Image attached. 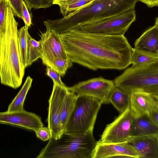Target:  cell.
Here are the masks:
<instances>
[{
    "label": "cell",
    "mask_w": 158,
    "mask_h": 158,
    "mask_svg": "<svg viewBox=\"0 0 158 158\" xmlns=\"http://www.w3.org/2000/svg\"><path fill=\"white\" fill-rule=\"evenodd\" d=\"M68 58L90 69L121 70L131 64L133 48L124 35L72 29L59 34Z\"/></svg>",
    "instance_id": "obj_1"
},
{
    "label": "cell",
    "mask_w": 158,
    "mask_h": 158,
    "mask_svg": "<svg viewBox=\"0 0 158 158\" xmlns=\"http://www.w3.org/2000/svg\"><path fill=\"white\" fill-rule=\"evenodd\" d=\"M140 0H95L62 18L44 22L46 29L61 34L135 9Z\"/></svg>",
    "instance_id": "obj_2"
},
{
    "label": "cell",
    "mask_w": 158,
    "mask_h": 158,
    "mask_svg": "<svg viewBox=\"0 0 158 158\" xmlns=\"http://www.w3.org/2000/svg\"><path fill=\"white\" fill-rule=\"evenodd\" d=\"M15 16L8 4L5 33L0 35V77L2 84L16 89L22 84L25 69L19 55L18 23Z\"/></svg>",
    "instance_id": "obj_3"
},
{
    "label": "cell",
    "mask_w": 158,
    "mask_h": 158,
    "mask_svg": "<svg viewBox=\"0 0 158 158\" xmlns=\"http://www.w3.org/2000/svg\"><path fill=\"white\" fill-rule=\"evenodd\" d=\"M98 141L93 132L85 134L64 133L59 139L52 137L37 158H93Z\"/></svg>",
    "instance_id": "obj_4"
},
{
    "label": "cell",
    "mask_w": 158,
    "mask_h": 158,
    "mask_svg": "<svg viewBox=\"0 0 158 158\" xmlns=\"http://www.w3.org/2000/svg\"><path fill=\"white\" fill-rule=\"evenodd\" d=\"M114 82L116 87L128 93L140 91L158 97V57L145 65L127 69Z\"/></svg>",
    "instance_id": "obj_5"
},
{
    "label": "cell",
    "mask_w": 158,
    "mask_h": 158,
    "mask_svg": "<svg viewBox=\"0 0 158 158\" xmlns=\"http://www.w3.org/2000/svg\"><path fill=\"white\" fill-rule=\"evenodd\" d=\"M101 102L85 95H77L75 106L64 129V133L85 134L93 132Z\"/></svg>",
    "instance_id": "obj_6"
},
{
    "label": "cell",
    "mask_w": 158,
    "mask_h": 158,
    "mask_svg": "<svg viewBox=\"0 0 158 158\" xmlns=\"http://www.w3.org/2000/svg\"><path fill=\"white\" fill-rule=\"evenodd\" d=\"M136 19L135 11L134 9L121 14L73 29L83 32L103 35H124Z\"/></svg>",
    "instance_id": "obj_7"
},
{
    "label": "cell",
    "mask_w": 158,
    "mask_h": 158,
    "mask_svg": "<svg viewBox=\"0 0 158 158\" xmlns=\"http://www.w3.org/2000/svg\"><path fill=\"white\" fill-rule=\"evenodd\" d=\"M134 116L130 107L111 123L107 125L100 140L105 143H120L131 138V123Z\"/></svg>",
    "instance_id": "obj_8"
},
{
    "label": "cell",
    "mask_w": 158,
    "mask_h": 158,
    "mask_svg": "<svg viewBox=\"0 0 158 158\" xmlns=\"http://www.w3.org/2000/svg\"><path fill=\"white\" fill-rule=\"evenodd\" d=\"M115 86L114 81L99 77L79 82L68 88L77 95L92 97L102 104H107L109 103V96Z\"/></svg>",
    "instance_id": "obj_9"
},
{
    "label": "cell",
    "mask_w": 158,
    "mask_h": 158,
    "mask_svg": "<svg viewBox=\"0 0 158 158\" xmlns=\"http://www.w3.org/2000/svg\"><path fill=\"white\" fill-rule=\"evenodd\" d=\"M68 91V87H64L53 83L48 101V127L50 130L52 137L56 139L60 138L64 133L60 118V109Z\"/></svg>",
    "instance_id": "obj_10"
},
{
    "label": "cell",
    "mask_w": 158,
    "mask_h": 158,
    "mask_svg": "<svg viewBox=\"0 0 158 158\" xmlns=\"http://www.w3.org/2000/svg\"><path fill=\"white\" fill-rule=\"evenodd\" d=\"M40 40L42 47L43 64L47 66L54 59L68 58L59 34L53 30L40 32Z\"/></svg>",
    "instance_id": "obj_11"
},
{
    "label": "cell",
    "mask_w": 158,
    "mask_h": 158,
    "mask_svg": "<svg viewBox=\"0 0 158 158\" xmlns=\"http://www.w3.org/2000/svg\"><path fill=\"white\" fill-rule=\"evenodd\" d=\"M0 123L19 126L33 131L44 126L40 116L24 109L12 112H1Z\"/></svg>",
    "instance_id": "obj_12"
},
{
    "label": "cell",
    "mask_w": 158,
    "mask_h": 158,
    "mask_svg": "<svg viewBox=\"0 0 158 158\" xmlns=\"http://www.w3.org/2000/svg\"><path fill=\"white\" fill-rule=\"evenodd\" d=\"M110 157L139 158V156L127 142L120 143H105L100 140L98 141L93 158Z\"/></svg>",
    "instance_id": "obj_13"
},
{
    "label": "cell",
    "mask_w": 158,
    "mask_h": 158,
    "mask_svg": "<svg viewBox=\"0 0 158 158\" xmlns=\"http://www.w3.org/2000/svg\"><path fill=\"white\" fill-rule=\"evenodd\" d=\"M158 107V96L140 91L130 93V108L134 116L150 115Z\"/></svg>",
    "instance_id": "obj_14"
},
{
    "label": "cell",
    "mask_w": 158,
    "mask_h": 158,
    "mask_svg": "<svg viewBox=\"0 0 158 158\" xmlns=\"http://www.w3.org/2000/svg\"><path fill=\"white\" fill-rule=\"evenodd\" d=\"M127 142L139 158H158V136L131 137Z\"/></svg>",
    "instance_id": "obj_15"
},
{
    "label": "cell",
    "mask_w": 158,
    "mask_h": 158,
    "mask_svg": "<svg viewBox=\"0 0 158 158\" xmlns=\"http://www.w3.org/2000/svg\"><path fill=\"white\" fill-rule=\"evenodd\" d=\"M131 136H158V123L150 115L134 116L131 123Z\"/></svg>",
    "instance_id": "obj_16"
},
{
    "label": "cell",
    "mask_w": 158,
    "mask_h": 158,
    "mask_svg": "<svg viewBox=\"0 0 158 158\" xmlns=\"http://www.w3.org/2000/svg\"><path fill=\"white\" fill-rule=\"evenodd\" d=\"M134 48L158 56V28L154 25L144 31L136 40Z\"/></svg>",
    "instance_id": "obj_17"
},
{
    "label": "cell",
    "mask_w": 158,
    "mask_h": 158,
    "mask_svg": "<svg viewBox=\"0 0 158 158\" xmlns=\"http://www.w3.org/2000/svg\"><path fill=\"white\" fill-rule=\"evenodd\" d=\"M109 101L121 113L130 107V94L115 86L110 93Z\"/></svg>",
    "instance_id": "obj_18"
},
{
    "label": "cell",
    "mask_w": 158,
    "mask_h": 158,
    "mask_svg": "<svg viewBox=\"0 0 158 158\" xmlns=\"http://www.w3.org/2000/svg\"><path fill=\"white\" fill-rule=\"evenodd\" d=\"M77 96L75 93L68 89L63 100L61 107L60 118L64 131L74 109Z\"/></svg>",
    "instance_id": "obj_19"
},
{
    "label": "cell",
    "mask_w": 158,
    "mask_h": 158,
    "mask_svg": "<svg viewBox=\"0 0 158 158\" xmlns=\"http://www.w3.org/2000/svg\"><path fill=\"white\" fill-rule=\"evenodd\" d=\"M33 81L30 76L27 77L21 89L9 104L6 111L12 112L24 109L23 105L27 94L30 89Z\"/></svg>",
    "instance_id": "obj_20"
},
{
    "label": "cell",
    "mask_w": 158,
    "mask_h": 158,
    "mask_svg": "<svg viewBox=\"0 0 158 158\" xmlns=\"http://www.w3.org/2000/svg\"><path fill=\"white\" fill-rule=\"evenodd\" d=\"M28 28L24 26L18 30V45L20 60L23 67L25 69L27 66L28 42L31 36Z\"/></svg>",
    "instance_id": "obj_21"
},
{
    "label": "cell",
    "mask_w": 158,
    "mask_h": 158,
    "mask_svg": "<svg viewBox=\"0 0 158 158\" xmlns=\"http://www.w3.org/2000/svg\"><path fill=\"white\" fill-rule=\"evenodd\" d=\"M42 56L40 40L37 41L31 36L28 42L27 54V67Z\"/></svg>",
    "instance_id": "obj_22"
},
{
    "label": "cell",
    "mask_w": 158,
    "mask_h": 158,
    "mask_svg": "<svg viewBox=\"0 0 158 158\" xmlns=\"http://www.w3.org/2000/svg\"><path fill=\"white\" fill-rule=\"evenodd\" d=\"M157 57L134 48L131 55V64L134 67L142 66L151 62Z\"/></svg>",
    "instance_id": "obj_23"
},
{
    "label": "cell",
    "mask_w": 158,
    "mask_h": 158,
    "mask_svg": "<svg viewBox=\"0 0 158 158\" xmlns=\"http://www.w3.org/2000/svg\"><path fill=\"white\" fill-rule=\"evenodd\" d=\"M73 62L68 58L64 59L60 57H56L51 62L48 66L57 71L63 76L66 73L68 69L73 65Z\"/></svg>",
    "instance_id": "obj_24"
},
{
    "label": "cell",
    "mask_w": 158,
    "mask_h": 158,
    "mask_svg": "<svg viewBox=\"0 0 158 158\" xmlns=\"http://www.w3.org/2000/svg\"><path fill=\"white\" fill-rule=\"evenodd\" d=\"M92 1L78 0L61 5L59 8L60 13L64 16L77 11L92 2Z\"/></svg>",
    "instance_id": "obj_25"
},
{
    "label": "cell",
    "mask_w": 158,
    "mask_h": 158,
    "mask_svg": "<svg viewBox=\"0 0 158 158\" xmlns=\"http://www.w3.org/2000/svg\"><path fill=\"white\" fill-rule=\"evenodd\" d=\"M54 0H24L30 11L32 9H35L50 7Z\"/></svg>",
    "instance_id": "obj_26"
},
{
    "label": "cell",
    "mask_w": 158,
    "mask_h": 158,
    "mask_svg": "<svg viewBox=\"0 0 158 158\" xmlns=\"http://www.w3.org/2000/svg\"><path fill=\"white\" fill-rule=\"evenodd\" d=\"M8 5V3L7 0H0V35L5 33Z\"/></svg>",
    "instance_id": "obj_27"
},
{
    "label": "cell",
    "mask_w": 158,
    "mask_h": 158,
    "mask_svg": "<svg viewBox=\"0 0 158 158\" xmlns=\"http://www.w3.org/2000/svg\"><path fill=\"white\" fill-rule=\"evenodd\" d=\"M14 15L22 19V6L24 0H7Z\"/></svg>",
    "instance_id": "obj_28"
},
{
    "label": "cell",
    "mask_w": 158,
    "mask_h": 158,
    "mask_svg": "<svg viewBox=\"0 0 158 158\" xmlns=\"http://www.w3.org/2000/svg\"><path fill=\"white\" fill-rule=\"evenodd\" d=\"M46 74L52 80L53 83L61 87H67L62 81L61 79V76L60 74L54 69L47 66Z\"/></svg>",
    "instance_id": "obj_29"
},
{
    "label": "cell",
    "mask_w": 158,
    "mask_h": 158,
    "mask_svg": "<svg viewBox=\"0 0 158 158\" xmlns=\"http://www.w3.org/2000/svg\"><path fill=\"white\" fill-rule=\"evenodd\" d=\"M34 131L36 137L44 141L49 140L52 137L51 131L48 127H42Z\"/></svg>",
    "instance_id": "obj_30"
},
{
    "label": "cell",
    "mask_w": 158,
    "mask_h": 158,
    "mask_svg": "<svg viewBox=\"0 0 158 158\" xmlns=\"http://www.w3.org/2000/svg\"><path fill=\"white\" fill-rule=\"evenodd\" d=\"M22 19L24 22L25 26L29 28L32 25V23L28 10L24 1H23L22 4Z\"/></svg>",
    "instance_id": "obj_31"
},
{
    "label": "cell",
    "mask_w": 158,
    "mask_h": 158,
    "mask_svg": "<svg viewBox=\"0 0 158 158\" xmlns=\"http://www.w3.org/2000/svg\"><path fill=\"white\" fill-rule=\"evenodd\" d=\"M140 1L146 4L149 7L158 6V0H140Z\"/></svg>",
    "instance_id": "obj_32"
},
{
    "label": "cell",
    "mask_w": 158,
    "mask_h": 158,
    "mask_svg": "<svg viewBox=\"0 0 158 158\" xmlns=\"http://www.w3.org/2000/svg\"><path fill=\"white\" fill-rule=\"evenodd\" d=\"M72 0H54L53 5H56L60 6L61 5L69 2Z\"/></svg>",
    "instance_id": "obj_33"
},
{
    "label": "cell",
    "mask_w": 158,
    "mask_h": 158,
    "mask_svg": "<svg viewBox=\"0 0 158 158\" xmlns=\"http://www.w3.org/2000/svg\"><path fill=\"white\" fill-rule=\"evenodd\" d=\"M150 115L158 123V110L157 109L153 111Z\"/></svg>",
    "instance_id": "obj_34"
},
{
    "label": "cell",
    "mask_w": 158,
    "mask_h": 158,
    "mask_svg": "<svg viewBox=\"0 0 158 158\" xmlns=\"http://www.w3.org/2000/svg\"><path fill=\"white\" fill-rule=\"evenodd\" d=\"M78 0H85V1H94L95 0H71V1L69 2H68L66 3H64V4H67V3H71V2H75V1H78Z\"/></svg>",
    "instance_id": "obj_35"
},
{
    "label": "cell",
    "mask_w": 158,
    "mask_h": 158,
    "mask_svg": "<svg viewBox=\"0 0 158 158\" xmlns=\"http://www.w3.org/2000/svg\"><path fill=\"white\" fill-rule=\"evenodd\" d=\"M154 25L158 28V17L156 19V21Z\"/></svg>",
    "instance_id": "obj_36"
},
{
    "label": "cell",
    "mask_w": 158,
    "mask_h": 158,
    "mask_svg": "<svg viewBox=\"0 0 158 158\" xmlns=\"http://www.w3.org/2000/svg\"><path fill=\"white\" fill-rule=\"evenodd\" d=\"M157 110H158V107H157Z\"/></svg>",
    "instance_id": "obj_37"
}]
</instances>
